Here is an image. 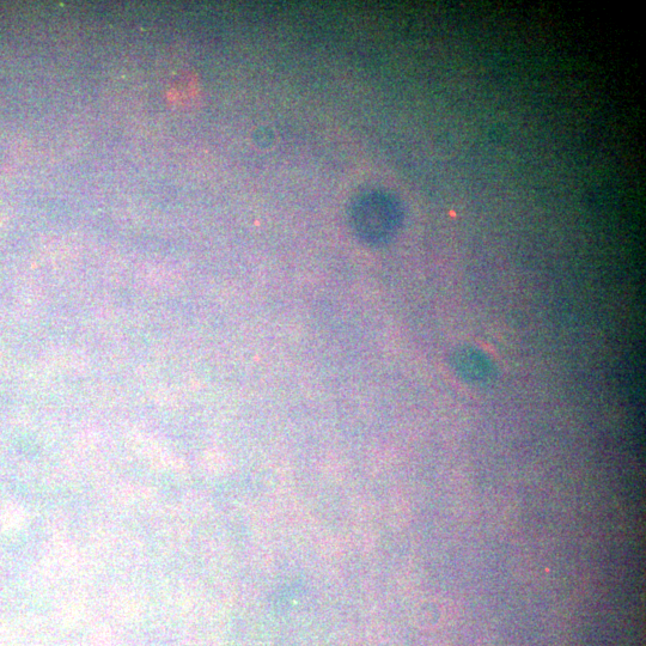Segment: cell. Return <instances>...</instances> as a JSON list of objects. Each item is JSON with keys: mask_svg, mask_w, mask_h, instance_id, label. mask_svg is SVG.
I'll return each mask as SVG.
<instances>
[{"mask_svg": "<svg viewBox=\"0 0 646 646\" xmlns=\"http://www.w3.org/2000/svg\"><path fill=\"white\" fill-rule=\"evenodd\" d=\"M402 213L392 200L381 201L379 206L361 213L358 230L365 240L373 243L387 242L399 230Z\"/></svg>", "mask_w": 646, "mask_h": 646, "instance_id": "6da1fadb", "label": "cell"}, {"mask_svg": "<svg viewBox=\"0 0 646 646\" xmlns=\"http://www.w3.org/2000/svg\"><path fill=\"white\" fill-rule=\"evenodd\" d=\"M455 373L463 381L483 385L496 377V365L489 356L472 346L461 347L452 357Z\"/></svg>", "mask_w": 646, "mask_h": 646, "instance_id": "7a4b0ae2", "label": "cell"}]
</instances>
